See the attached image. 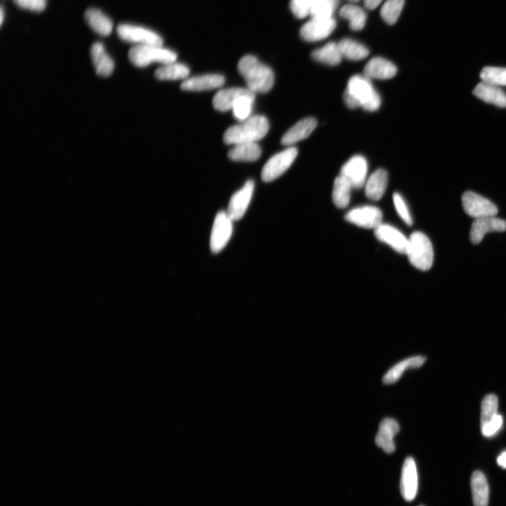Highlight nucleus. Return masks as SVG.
Here are the masks:
<instances>
[{
    "label": "nucleus",
    "mask_w": 506,
    "mask_h": 506,
    "mask_svg": "<svg viewBox=\"0 0 506 506\" xmlns=\"http://www.w3.org/2000/svg\"><path fill=\"white\" fill-rule=\"evenodd\" d=\"M382 0H364V6L369 10H375Z\"/></svg>",
    "instance_id": "37998d69"
},
{
    "label": "nucleus",
    "mask_w": 506,
    "mask_h": 506,
    "mask_svg": "<svg viewBox=\"0 0 506 506\" xmlns=\"http://www.w3.org/2000/svg\"><path fill=\"white\" fill-rule=\"evenodd\" d=\"M418 486V472L413 458L408 457L404 463L400 489L403 498L407 501L413 500L417 494Z\"/></svg>",
    "instance_id": "f3484780"
},
{
    "label": "nucleus",
    "mask_w": 506,
    "mask_h": 506,
    "mask_svg": "<svg viewBox=\"0 0 506 506\" xmlns=\"http://www.w3.org/2000/svg\"><path fill=\"white\" fill-rule=\"evenodd\" d=\"M471 489L475 506H488L489 489L485 476L476 471L471 477Z\"/></svg>",
    "instance_id": "c85d7f7f"
},
{
    "label": "nucleus",
    "mask_w": 506,
    "mask_h": 506,
    "mask_svg": "<svg viewBox=\"0 0 506 506\" xmlns=\"http://www.w3.org/2000/svg\"><path fill=\"white\" fill-rule=\"evenodd\" d=\"M128 57L133 65L143 68L153 63L165 65L176 62L177 55L163 46L145 45L133 47L129 51Z\"/></svg>",
    "instance_id": "39448f33"
},
{
    "label": "nucleus",
    "mask_w": 506,
    "mask_h": 506,
    "mask_svg": "<svg viewBox=\"0 0 506 506\" xmlns=\"http://www.w3.org/2000/svg\"><path fill=\"white\" fill-rule=\"evenodd\" d=\"M233 222L226 211H221L216 215L211 236L213 253L221 252L228 243L233 232Z\"/></svg>",
    "instance_id": "1a4fd4ad"
},
{
    "label": "nucleus",
    "mask_w": 506,
    "mask_h": 506,
    "mask_svg": "<svg viewBox=\"0 0 506 506\" xmlns=\"http://www.w3.org/2000/svg\"><path fill=\"white\" fill-rule=\"evenodd\" d=\"M255 100V93L253 92L240 97L231 109L235 119L242 122L250 118Z\"/></svg>",
    "instance_id": "72a5a7b5"
},
{
    "label": "nucleus",
    "mask_w": 506,
    "mask_h": 506,
    "mask_svg": "<svg viewBox=\"0 0 506 506\" xmlns=\"http://www.w3.org/2000/svg\"><path fill=\"white\" fill-rule=\"evenodd\" d=\"M376 238L396 251L401 254H406L409 245V239L395 226L390 224H381L375 229Z\"/></svg>",
    "instance_id": "4468645a"
},
{
    "label": "nucleus",
    "mask_w": 506,
    "mask_h": 506,
    "mask_svg": "<svg viewBox=\"0 0 506 506\" xmlns=\"http://www.w3.org/2000/svg\"><path fill=\"white\" fill-rule=\"evenodd\" d=\"M399 423L393 418L383 419L380 425L376 437V445L387 454H392L396 451L394 438L400 432Z\"/></svg>",
    "instance_id": "2eb2a0df"
},
{
    "label": "nucleus",
    "mask_w": 506,
    "mask_h": 506,
    "mask_svg": "<svg viewBox=\"0 0 506 506\" xmlns=\"http://www.w3.org/2000/svg\"><path fill=\"white\" fill-rule=\"evenodd\" d=\"M338 46L342 57L349 60H362L369 55V51L366 47L350 39H344Z\"/></svg>",
    "instance_id": "2f4dec72"
},
{
    "label": "nucleus",
    "mask_w": 506,
    "mask_h": 506,
    "mask_svg": "<svg viewBox=\"0 0 506 506\" xmlns=\"http://www.w3.org/2000/svg\"><path fill=\"white\" fill-rule=\"evenodd\" d=\"M393 202L398 215L407 225L411 226L413 220L409 208L400 193H396L394 194Z\"/></svg>",
    "instance_id": "ea45409f"
},
{
    "label": "nucleus",
    "mask_w": 506,
    "mask_h": 506,
    "mask_svg": "<svg viewBox=\"0 0 506 506\" xmlns=\"http://www.w3.org/2000/svg\"><path fill=\"white\" fill-rule=\"evenodd\" d=\"M298 153V149L291 146L273 155L262 168V179L270 182L278 179L293 165Z\"/></svg>",
    "instance_id": "423d86ee"
},
{
    "label": "nucleus",
    "mask_w": 506,
    "mask_h": 506,
    "mask_svg": "<svg viewBox=\"0 0 506 506\" xmlns=\"http://www.w3.org/2000/svg\"><path fill=\"white\" fill-rule=\"evenodd\" d=\"M85 19L90 27L101 36H108L113 30L112 21L97 9H88L85 14Z\"/></svg>",
    "instance_id": "bb28decb"
},
{
    "label": "nucleus",
    "mask_w": 506,
    "mask_h": 506,
    "mask_svg": "<svg viewBox=\"0 0 506 506\" xmlns=\"http://www.w3.org/2000/svg\"><path fill=\"white\" fill-rule=\"evenodd\" d=\"M117 32L122 41L137 46H163V38L157 33L146 28L132 25L121 24Z\"/></svg>",
    "instance_id": "0eeeda50"
},
{
    "label": "nucleus",
    "mask_w": 506,
    "mask_h": 506,
    "mask_svg": "<svg viewBox=\"0 0 506 506\" xmlns=\"http://www.w3.org/2000/svg\"><path fill=\"white\" fill-rule=\"evenodd\" d=\"M318 126V121L314 118L302 119L291 128L283 136L282 144L291 146L298 142L307 138Z\"/></svg>",
    "instance_id": "aec40b11"
},
{
    "label": "nucleus",
    "mask_w": 506,
    "mask_h": 506,
    "mask_svg": "<svg viewBox=\"0 0 506 506\" xmlns=\"http://www.w3.org/2000/svg\"><path fill=\"white\" fill-rule=\"evenodd\" d=\"M238 70L248 89L255 94L266 93L274 86L273 70L255 56L246 55L242 57L238 63Z\"/></svg>",
    "instance_id": "f03ea898"
},
{
    "label": "nucleus",
    "mask_w": 506,
    "mask_h": 506,
    "mask_svg": "<svg viewBox=\"0 0 506 506\" xmlns=\"http://www.w3.org/2000/svg\"><path fill=\"white\" fill-rule=\"evenodd\" d=\"M189 74L187 66L176 62L163 65L155 71V77L159 81L186 80Z\"/></svg>",
    "instance_id": "cd10ccee"
},
{
    "label": "nucleus",
    "mask_w": 506,
    "mask_h": 506,
    "mask_svg": "<svg viewBox=\"0 0 506 506\" xmlns=\"http://www.w3.org/2000/svg\"><path fill=\"white\" fill-rule=\"evenodd\" d=\"M269 124L264 115H255L240 124L230 127L225 132L223 139L228 145L257 142L268 133Z\"/></svg>",
    "instance_id": "7ed1b4c3"
},
{
    "label": "nucleus",
    "mask_w": 506,
    "mask_h": 506,
    "mask_svg": "<svg viewBox=\"0 0 506 506\" xmlns=\"http://www.w3.org/2000/svg\"><path fill=\"white\" fill-rule=\"evenodd\" d=\"M350 184L344 177L339 175L334 182L332 199L337 208H345L349 204L353 189Z\"/></svg>",
    "instance_id": "c756f323"
},
{
    "label": "nucleus",
    "mask_w": 506,
    "mask_h": 506,
    "mask_svg": "<svg viewBox=\"0 0 506 506\" xmlns=\"http://www.w3.org/2000/svg\"><path fill=\"white\" fill-rule=\"evenodd\" d=\"M345 105L350 109L362 108L373 112L381 104V99L371 80L366 75H357L349 79L343 95Z\"/></svg>",
    "instance_id": "f257e3e1"
},
{
    "label": "nucleus",
    "mask_w": 506,
    "mask_h": 506,
    "mask_svg": "<svg viewBox=\"0 0 506 506\" xmlns=\"http://www.w3.org/2000/svg\"><path fill=\"white\" fill-rule=\"evenodd\" d=\"M311 57L320 63L328 66H337L342 59L338 43H329L324 47L315 50L311 53Z\"/></svg>",
    "instance_id": "7c9ffc66"
},
{
    "label": "nucleus",
    "mask_w": 506,
    "mask_h": 506,
    "mask_svg": "<svg viewBox=\"0 0 506 506\" xmlns=\"http://www.w3.org/2000/svg\"><path fill=\"white\" fill-rule=\"evenodd\" d=\"M336 21L329 19H311L300 29V36L307 42H317L328 37L335 29Z\"/></svg>",
    "instance_id": "ddd939ff"
},
{
    "label": "nucleus",
    "mask_w": 506,
    "mask_h": 506,
    "mask_svg": "<svg viewBox=\"0 0 506 506\" xmlns=\"http://www.w3.org/2000/svg\"><path fill=\"white\" fill-rule=\"evenodd\" d=\"M503 417L498 414L488 424L481 427L482 433L485 437L490 438L495 436L500 429L503 425Z\"/></svg>",
    "instance_id": "79ce46f5"
},
{
    "label": "nucleus",
    "mask_w": 506,
    "mask_h": 506,
    "mask_svg": "<svg viewBox=\"0 0 506 506\" xmlns=\"http://www.w3.org/2000/svg\"><path fill=\"white\" fill-rule=\"evenodd\" d=\"M14 2L21 9L35 12H43L47 6V0H14Z\"/></svg>",
    "instance_id": "a19ab883"
},
{
    "label": "nucleus",
    "mask_w": 506,
    "mask_h": 506,
    "mask_svg": "<svg viewBox=\"0 0 506 506\" xmlns=\"http://www.w3.org/2000/svg\"><path fill=\"white\" fill-rule=\"evenodd\" d=\"M405 0H387L380 10L382 19L389 25L395 24L402 11Z\"/></svg>",
    "instance_id": "f704fd0d"
},
{
    "label": "nucleus",
    "mask_w": 506,
    "mask_h": 506,
    "mask_svg": "<svg viewBox=\"0 0 506 506\" xmlns=\"http://www.w3.org/2000/svg\"><path fill=\"white\" fill-rule=\"evenodd\" d=\"M397 72L398 68L392 62L382 58L376 57L367 63L364 70V75L371 80H388L393 79Z\"/></svg>",
    "instance_id": "6ab92c4d"
},
{
    "label": "nucleus",
    "mask_w": 506,
    "mask_h": 506,
    "mask_svg": "<svg viewBox=\"0 0 506 506\" xmlns=\"http://www.w3.org/2000/svg\"><path fill=\"white\" fill-rule=\"evenodd\" d=\"M255 188L253 180H248L244 186L231 197L226 213L233 220H241L246 213L252 200Z\"/></svg>",
    "instance_id": "9b49d317"
},
{
    "label": "nucleus",
    "mask_w": 506,
    "mask_h": 506,
    "mask_svg": "<svg viewBox=\"0 0 506 506\" xmlns=\"http://www.w3.org/2000/svg\"><path fill=\"white\" fill-rule=\"evenodd\" d=\"M506 231V221L494 217L476 219L474 222L470 237L474 244L481 243L487 233Z\"/></svg>",
    "instance_id": "dca6fc26"
},
{
    "label": "nucleus",
    "mask_w": 506,
    "mask_h": 506,
    "mask_svg": "<svg viewBox=\"0 0 506 506\" xmlns=\"http://www.w3.org/2000/svg\"><path fill=\"white\" fill-rule=\"evenodd\" d=\"M368 164L362 155H355L341 168L340 175L344 177L353 188L360 189L365 186L367 181Z\"/></svg>",
    "instance_id": "9d476101"
},
{
    "label": "nucleus",
    "mask_w": 506,
    "mask_h": 506,
    "mask_svg": "<svg viewBox=\"0 0 506 506\" xmlns=\"http://www.w3.org/2000/svg\"><path fill=\"white\" fill-rule=\"evenodd\" d=\"M349 1L353 2V3H357V2L360 1V0H349Z\"/></svg>",
    "instance_id": "49530a36"
},
{
    "label": "nucleus",
    "mask_w": 506,
    "mask_h": 506,
    "mask_svg": "<svg viewBox=\"0 0 506 506\" xmlns=\"http://www.w3.org/2000/svg\"><path fill=\"white\" fill-rule=\"evenodd\" d=\"M388 182L387 173L383 169L376 171L367 179L365 184V195L372 201L382 199L386 191Z\"/></svg>",
    "instance_id": "b1692460"
},
{
    "label": "nucleus",
    "mask_w": 506,
    "mask_h": 506,
    "mask_svg": "<svg viewBox=\"0 0 506 506\" xmlns=\"http://www.w3.org/2000/svg\"><path fill=\"white\" fill-rule=\"evenodd\" d=\"M91 57L97 73L102 77L110 76L115 68L114 61L106 52L101 43H95L91 48Z\"/></svg>",
    "instance_id": "393cba45"
},
{
    "label": "nucleus",
    "mask_w": 506,
    "mask_h": 506,
    "mask_svg": "<svg viewBox=\"0 0 506 506\" xmlns=\"http://www.w3.org/2000/svg\"><path fill=\"white\" fill-rule=\"evenodd\" d=\"M225 82L224 77L220 74H207L189 77L184 81L181 89L189 92H202L221 88Z\"/></svg>",
    "instance_id": "a211bd4d"
},
{
    "label": "nucleus",
    "mask_w": 506,
    "mask_h": 506,
    "mask_svg": "<svg viewBox=\"0 0 506 506\" xmlns=\"http://www.w3.org/2000/svg\"><path fill=\"white\" fill-rule=\"evenodd\" d=\"M474 93L486 103L506 108V94L500 87L482 81L476 87Z\"/></svg>",
    "instance_id": "5701e85b"
},
{
    "label": "nucleus",
    "mask_w": 506,
    "mask_h": 506,
    "mask_svg": "<svg viewBox=\"0 0 506 506\" xmlns=\"http://www.w3.org/2000/svg\"><path fill=\"white\" fill-rule=\"evenodd\" d=\"M4 17H5L4 9L2 7L1 10H0V23H1V25L3 23Z\"/></svg>",
    "instance_id": "a18cd8bd"
},
{
    "label": "nucleus",
    "mask_w": 506,
    "mask_h": 506,
    "mask_svg": "<svg viewBox=\"0 0 506 506\" xmlns=\"http://www.w3.org/2000/svg\"><path fill=\"white\" fill-rule=\"evenodd\" d=\"M345 220L358 226L375 230L382 224V213L377 207L365 206L349 211Z\"/></svg>",
    "instance_id": "f8f14e48"
},
{
    "label": "nucleus",
    "mask_w": 506,
    "mask_h": 506,
    "mask_svg": "<svg viewBox=\"0 0 506 506\" xmlns=\"http://www.w3.org/2000/svg\"><path fill=\"white\" fill-rule=\"evenodd\" d=\"M425 360V357L416 356L402 361L389 370L384 376L383 383L391 385L397 382L407 369L419 368L424 364Z\"/></svg>",
    "instance_id": "a878e982"
},
{
    "label": "nucleus",
    "mask_w": 506,
    "mask_h": 506,
    "mask_svg": "<svg viewBox=\"0 0 506 506\" xmlns=\"http://www.w3.org/2000/svg\"><path fill=\"white\" fill-rule=\"evenodd\" d=\"M498 401L494 395L487 396L482 402L481 427L488 424L498 415Z\"/></svg>",
    "instance_id": "4c0bfd02"
},
{
    "label": "nucleus",
    "mask_w": 506,
    "mask_h": 506,
    "mask_svg": "<svg viewBox=\"0 0 506 506\" xmlns=\"http://www.w3.org/2000/svg\"><path fill=\"white\" fill-rule=\"evenodd\" d=\"M340 15L349 21V27L353 30H362L365 26L367 14L358 6H345L340 10Z\"/></svg>",
    "instance_id": "473e14b6"
},
{
    "label": "nucleus",
    "mask_w": 506,
    "mask_h": 506,
    "mask_svg": "<svg viewBox=\"0 0 506 506\" xmlns=\"http://www.w3.org/2000/svg\"><path fill=\"white\" fill-rule=\"evenodd\" d=\"M337 3L338 0H313L310 17L318 19H331Z\"/></svg>",
    "instance_id": "c9c22d12"
},
{
    "label": "nucleus",
    "mask_w": 506,
    "mask_h": 506,
    "mask_svg": "<svg viewBox=\"0 0 506 506\" xmlns=\"http://www.w3.org/2000/svg\"><path fill=\"white\" fill-rule=\"evenodd\" d=\"M406 255L409 262L416 268L422 270H429L434 264V251L432 243L423 233L416 231L409 239V245Z\"/></svg>",
    "instance_id": "20e7f679"
},
{
    "label": "nucleus",
    "mask_w": 506,
    "mask_h": 506,
    "mask_svg": "<svg viewBox=\"0 0 506 506\" xmlns=\"http://www.w3.org/2000/svg\"><path fill=\"white\" fill-rule=\"evenodd\" d=\"M252 92L248 88H232L219 91L213 99L214 108L220 112L232 109L237 99L243 95Z\"/></svg>",
    "instance_id": "4be33fe9"
},
{
    "label": "nucleus",
    "mask_w": 506,
    "mask_h": 506,
    "mask_svg": "<svg viewBox=\"0 0 506 506\" xmlns=\"http://www.w3.org/2000/svg\"><path fill=\"white\" fill-rule=\"evenodd\" d=\"M313 0H291L290 8L293 14L298 19L310 16Z\"/></svg>",
    "instance_id": "58836bf2"
},
{
    "label": "nucleus",
    "mask_w": 506,
    "mask_h": 506,
    "mask_svg": "<svg viewBox=\"0 0 506 506\" xmlns=\"http://www.w3.org/2000/svg\"><path fill=\"white\" fill-rule=\"evenodd\" d=\"M262 155V149L257 142L242 143L235 145L228 153V157L233 162H254Z\"/></svg>",
    "instance_id": "412c9836"
},
{
    "label": "nucleus",
    "mask_w": 506,
    "mask_h": 506,
    "mask_svg": "<svg viewBox=\"0 0 506 506\" xmlns=\"http://www.w3.org/2000/svg\"><path fill=\"white\" fill-rule=\"evenodd\" d=\"M497 463L503 469H506V451L503 452L497 458Z\"/></svg>",
    "instance_id": "c03bdc74"
},
{
    "label": "nucleus",
    "mask_w": 506,
    "mask_h": 506,
    "mask_svg": "<svg viewBox=\"0 0 506 506\" xmlns=\"http://www.w3.org/2000/svg\"><path fill=\"white\" fill-rule=\"evenodd\" d=\"M465 212L476 219L494 217L498 213L497 207L489 200L473 191H466L462 197Z\"/></svg>",
    "instance_id": "6e6552de"
},
{
    "label": "nucleus",
    "mask_w": 506,
    "mask_h": 506,
    "mask_svg": "<svg viewBox=\"0 0 506 506\" xmlns=\"http://www.w3.org/2000/svg\"><path fill=\"white\" fill-rule=\"evenodd\" d=\"M483 82L498 87L506 86V68L487 66L480 72Z\"/></svg>",
    "instance_id": "e433bc0d"
}]
</instances>
